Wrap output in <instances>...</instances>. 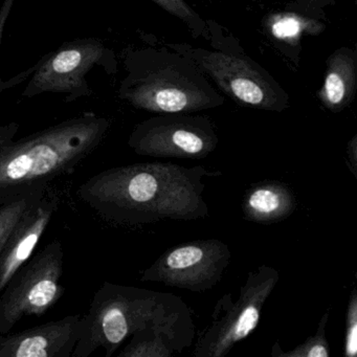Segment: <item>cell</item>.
<instances>
[{
	"label": "cell",
	"mask_w": 357,
	"mask_h": 357,
	"mask_svg": "<svg viewBox=\"0 0 357 357\" xmlns=\"http://www.w3.org/2000/svg\"><path fill=\"white\" fill-rule=\"evenodd\" d=\"M109 118L84 112L15 139L17 123L0 126V200L72 174L103 144Z\"/></svg>",
	"instance_id": "cell-3"
},
{
	"label": "cell",
	"mask_w": 357,
	"mask_h": 357,
	"mask_svg": "<svg viewBox=\"0 0 357 357\" xmlns=\"http://www.w3.org/2000/svg\"><path fill=\"white\" fill-rule=\"evenodd\" d=\"M231 258V250L220 240H194L167 250L139 280L204 292L220 281Z\"/></svg>",
	"instance_id": "cell-10"
},
{
	"label": "cell",
	"mask_w": 357,
	"mask_h": 357,
	"mask_svg": "<svg viewBox=\"0 0 357 357\" xmlns=\"http://www.w3.org/2000/svg\"><path fill=\"white\" fill-rule=\"evenodd\" d=\"M160 9L181 20L194 39L210 37L208 22L204 20L185 0H151Z\"/></svg>",
	"instance_id": "cell-17"
},
{
	"label": "cell",
	"mask_w": 357,
	"mask_h": 357,
	"mask_svg": "<svg viewBox=\"0 0 357 357\" xmlns=\"http://www.w3.org/2000/svg\"><path fill=\"white\" fill-rule=\"evenodd\" d=\"M357 86V53L349 47L334 51L326 63L325 79L317 91L321 105L337 114L354 101Z\"/></svg>",
	"instance_id": "cell-13"
},
{
	"label": "cell",
	"mask_w": 357,
	"mask_h": 357,
	"mask_svg": "<svg viewBox=\"0 0 357 357\" xmlns=\"http://www.w3.org/2000/svg\"><path fill=\"white\" fill-rule=\"evenodd\" d=\"M174 351L173 344L164 336L137 334L119 353V357H171Z\"/></svg>",
	"instance_id": "cell-18"
},
{
	"label": "cell",
	"mask_w": 357,
	"mask_h": 357,
	"mask_svg": "<svg viewBox=\"0 0 357 357\" xmlns=\"http://www.w3.org/2000/svg\"><path fill=\"white\" fill-rule=\"evenodd\" d=\"M147 333L164 336L183 351L194 336L189 307L173 294L105 282L82 315L72 357H89L99 349L112 357L127 337Z\"/></svg>",
	"instance_id": "cell-2"
},
{
	"label": "cell",
	"mask_w": 357,
	"mask_h": 357,
	"mask_svg": "<svg viewBox=\"0 0 357 357\" xmlns=\"http://www.w3.org/2000/svg\"><path fill=\"white\" fill-rule=\"evenodd\" d=\"M206 1H210V3H212V1H214V0H206Z\"/></svg>",
	"instance_id": "cell-23"
},
{
	"label": "cell",
	"mask_w": 357,
	"mask_h": 357,
	"mask_svg": "<svg viewBox=\"0 0 357 357\" xmlns=\"http://www.w3.org/2000/svg\"><path fill=\"white\" fill-rule=\"evenodd\" d=\"M64 252L54 240L24 263L0 294V334H7L24 317H40L64 294Z\"/></svg>",
	"instance_id": "cell-7"
},
{
	"label": "cell",
	"mask_w": 357,
	"mask_h": 357,
	"mask_svg": "<svg viewBox=\"0 0 357 357\" xmlns=\"http://www.w3.org/2000/svg\"><path fill=\"white\" fill-rule=\"evenodd\" d=\"M15 1L16 0H3V3L0 6V53H1L3 33H5L6 26H7L10 14H11ZM1 89H3V83H1V77H0V91Z\"/></svg>",
	"instance_id": "cell-21"
},
{
	"label": "cell",
	"mask_w": 357,
	"mask_h": 357,
	"mask_svg": "<svg viewBox=\"0 0 357 357\" xmlns=\"http://www.w3.org/2000/svg\"><path fill=\"white\" fill-rule=\"evenodd\" d=\"M122 63L125 76L118 96L135 109L193 114L225 104L223 95L196 64L166 45L127 47Z\"/></svg>",
	"instance_id": "cell-4"
},
{
	"label": "cell",
	"mask_w": 357,
	"mask_h": 357,
	"mask_svg": "<svg viewBox=\"0 0 357 357\" xmlns=\"http://www.w3.org/2000/svg\"><path fill=\"white\" fill-rule=\"evenodd\" d=\"M218 175L204 167L170 162L128 165L93 175L79 187L78 195L101 218L116 225L196 220L208 214L204 178Z\"/></svg>",
	"instance_id": "cell-1"
},
{
	"label": "cell",
	"mask_w": 357,
	"mask_h": 357,
	"mask_svg": "<svg viewBox=\"0 0 357 357\" xmlns=\"http://www.w3.org/2000/svg\"><path fill=\"white\" fill-rule=\"evenodd\" d=\"M58 208L59 198L49 189L18 221L0 252V294L14 273L30 260Z\"/></svg>",
	"instance_id": "cell-12"
},
{
	"label": "cell",
	"mask_w": 357,
	"mask_h": 357,
	"mask_svg": "<svg viewBox=\"0 0 357 357\" xmlns=\"http://www.w3.org/2000/svg\"><path fill=\"white\" fill-rule=\"evenodd\" d=\"M218 142L208 116L164 114L135 125L128 146L142 156L202 160L216 150Z\"/></svg>",
	"instance_id": "cell-9"
},
{
	"label": "cell",
	"mask_w": 357,
	"mask_h": 357,
	"mask_svg": "<svg viewBox=\"0 0 357 357\" xmlns=\"http://www.w3.org/2000/svg\"><path fill=\"white\" fill-rule=\"evenodd\" d=\"M279 279L277 269L261 265L250 273L236 302L229 294L221 298L213 315L214 321L196 342L194 356H225L248 337L258 327L263 306Z\"/></svg>",
	"instance_id": "cell-8"
},
{
	"label": "cell",
	"mask_w": 357,
	"mask_h": 357,
	"mask_svg": "<svg viewBox=\"0 0 357 357\" xmlns=\"http://www.w3.org/2000/svg\"><path fill=\"white\" fill-rule=\"evenodd\" d=\"M49 190L39 185L0 200V252L18 221Z\"/></svg>",
	"instance_id": "cell-16"
},
{
	"label": "cell",
	"mask_w": 357,
	"mask_h": 357,
	"mask_svg": "<svg viewBox=\"0 0 357 357\" xmlns=\"http://www.w3.org/2000/svg\"><path fill=\"white\" fill-rule=\"evenodd\" d=\"M348 158L350 162V169L355 177L356 175L357 167V135H354L348 145Z\"/></svg>",
	"instance_id": "cell-22"
},
{
	"label": "cell",
	"mask_w": 357,
	"mask_h": 357,
	"mask_svg": "<svg viewBox=\"0 0 357 357\" xmlns=\"http://www.w3.org/2000/svg\"><path fill=\"white\" fill-rule=\"evenodd\" d=\"M319 20L305 17L291 12L271 14L265 20V30L275 40L286 45H296L305 35L317 36L325 30Z\"/></svg>",
	"instance_id": "cell-15"
},
{
	"label": "cell",
	"mask_w": 357,
	"mask_h": 357,
	"mask_svg": "<svg viewBox=\"0 0 357 357\" xmlns=\"http://www.w3.org/2000/svg\"><path fill=\"white\" fill-rule=\"evenodd\" d=\"M298 206L288 185L280 181H263L248 190L242 202L244 218L271 225L288 218Z\"/></svg>",
	"instance_id": "cell-14"
},
{
	"label": "cell",
	"mask_w": 357,
	"mask_h": 357,
	"mask_svg": "<svg viewBox=\"0 0 357 357\" xmlns=\"http://www.w3.org/2000/svg\"><path fill=\"white\" fill-rule=\"evenodd\" d=\"M357 354V292H351L350 302L347 309L346 336H344V355L355 357Z\"/></svg>",
	"instance_id": "cell-20"
},
{
	"label": "cell",
	"mask_w": 357,
	"mask_h": 357,
	"mask_svg": "<svg viewBox=\"0 0 357 357\" xmlns=\"http://www.w3.org/2000/svg\"><path fill=\"white\" fill-rule=\"evenodd\" d=\"M82 315H66L16 333L0 334V357H72Z\"/></svg>",
	"instance_id": "cell-11"
},
{
	"label": "cell",
	"mask_w": 357,
	"mask_h": 357,
	"mask_svg": "<svg viewBox=\"0 0 357 357\" xmlns=\"http://www.w3.org/2000/svg\"><path fill=\"white\" fill-rule=\"evenodd\" d=\"M96 68L108 75L118 72V60L112 50L99 38H80L62 43L56 51L41 58L40 61L14 81L20 83L31 77L22 91V97L34 98L43 93H61L66 103L93 96L87 76Z\"/></svg>",
	"instance_id": "cell-6"
},
{
	"label": "cell",
	"mask_w": 357,
	"mask_h": 357,
	"mask_svg": "<svg viewBox=\"0 0 357 357\" xmlns=\"http://www.w3.org/2000/svg\"><path fill=\"white\" fill-rule=\"evenodd\" d=\"M329 314L326 312L321 317L317 327V333L307 338L302 344L288 352H282L279 344L273 347V356L277 357H329L330 349L326 338V325Z\"/></svg>",
	"instance_id": "cell-19"
},
{
	"label": "cell",
	"mask_w": 357,
	"mask_h": 357,
	"mask_svg": "<svg viewBox=\"0 0 357 357\" xmlns=\"http://www.w3.org/2000/svg\"><path fill=\"white\" fill-rule=\"evenodd\" d=\"M210 32V31H208ZM214 50L196 47L189 43H167V47L191 59L215 83L221 93L245 107L282 112L289 108L285 89L258 62L241 51L223 45L218 35L210 32Z\"/></svg>",
	"instance_id": "cell-5"
}]
</instances>
